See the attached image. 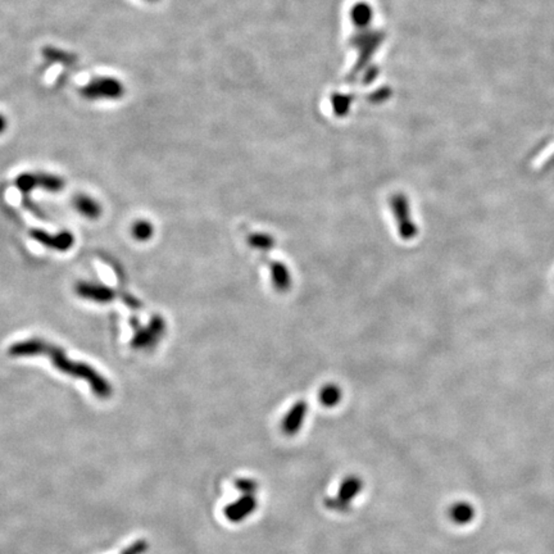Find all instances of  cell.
Listing matches in <instances>:
<instances>
[{"instance_id": "2", "label": "cell", "mask_w": 554, "mask_h": 554, "mask_svg": "<svg viewBox=\"0 0 554 554\" xmlns=\"http://www.w3.org/2000/svg\"><path fill=\"white\" fill-rule=\"evenodd\" d=\"M80 93L89 100H99V99L115 100L124 96V87L120 80L113 77H98L82 87Z\"/></svg>"}, {"instance_id": "8", "label": "cell", "mask_w": 554, "mask_h": 554, "mask_svg": "<svg viewBox=\"0 0 554 554\" xmlns=\"http://www.w3.org/2000/svg\"><path fill=\"white\" fill-rule=\"evenodd\" d=\"M77 208L80 210L81 213H84L87 217H96L99 214L100 208L98 207V204L89 199V198H78L77 199Z\"/></svg>"}, {"instance_id": "3", "label": "cell", "mask_w": 554, "mask_h": 554, "mask_svg": "<svg viewBox=\"0 0 554 554\" xmlns=\"http://www.w3.org/2000/svg\"><path fill=\"white\" fill-rule=\"evenodd\" d=\"M256 508V502L253 498L247 497L240 499L238 503L230 506L226 509V515L231 521H240L244 517L248 516L249 513Z\"/></svg>"}, {"instance_id": "6", "label": "cell", "mask_w": 554, "mask_h": 554, "mask_svg": "<svg viewBox=\"0 0 554 554\" xmlns=\"http://www.w3.org/2000/svg\"><path fill=\"white\" fill-rule=\"evenodd\" d=\"M303 411H304V410L300 408V407L293 410V412L290 413V416H289L287 421H285V425H284V430H285V432H287V434H294V432H296V430H298L299 426H300V423H302Z\"/></svg>"}, {"instance_id": "10", "label": "cell", "mask_w": 554, "mask_h": 554, "mask_svg": "<svg viewBox=\"0 0 554 554\" xmlns=\"http://www.w3.org/2000/svg\"><path fill=\"white\" fill-rule=\"evenodd\" d=\"M337 401V392L336 389H327L322 392V401L329 406H333Z\"/></svg>"}, {"instance_id": "7", "label": "cell", "mask_w": 554, "mask_h": 554, "mask_svg": "<svg viewBox=\"0 0 554 554\" xmlns=\"http://www.w3.org/2000/svg\"><path fill=\"white\" fill-rule=\"evenodd\" d=\"M359 487H361V484H359V481L357 478L346 480L342 489H340V496H339L340 502L351 500L358 493Z\"/></svg>"}, {"instance_id": "14", "label": "cell", "mask_w": 554, "mask_h": 554, "mask_svg": "<svg viewBox=\"0 0 554 554\" xmlns=\"http://www.w3.org/2000/svg\"><path fill=\"white\" fill-rule=\"evenodd\" d=\"M146 1H158V0H146Z\"/></svg>"}, {"instance_id": "11", "label": "cell", "mask_w": 554, "mask_h": 554, "mask_svg": "<svg viewBox=\"0 0 554 554\" xmlns=\"http://www.w3.org/2000/svg\"><path fill=\"white\" fill-rule=\"evenodd\" d=\"M146 549V543L145 542H137L134 545H131L124 554H142L144 551Z\"/></svg>"}, {"instance_id": "13", "label": "cell", "mask_w": 554, "mask_h": 554, "mask_svg": "<svg viewBox=\"0 0 554 554\" xmlns=\"http://www.w3.org/2000/svg\"><path fill=\"white\" fill-rule=\"evenodd\" d=\"M7 129V120L3 115H0V134H3Z\"/></svg>"}, {"instance_id": "5", "label": "cell", "mask_w": 554, "mask_h": 554, "mask_svg": "<svg viewBox=\"0 0 554 554\" xmlns=\"http://www.w3.org/2000/svg\"><path fill=\"white\" fill-rule=\"evenodd\" d=\"M44 56L52 62H57V63H63V65H74L75 63V57L72 54H69L65 50H59L56 48H45L44 49Z\"/></svg>"}, {"instance_id": "4", "label": "cell", "mask_w": 554, "mask_h": 554, "mask_svg": "<svg viewBox=\"0 0 554 554\" xmlns=\"http://www.w3.org/2000/svg\"><path fill=\"white\" fill-rule=\"evenodd\" d=\"M35 238L40 240L41 243L50 245V248L58 249H67L71 245V243L74 241V239L71 238V235H68V234H66V235H58L57 238H48L45 234L38 232V234H35Z\"/></svg>"}, {"instance_id": "1", "label": "cell", "mask_w": 554, "mask_h": 554, "mask_svg": "<svg viewBox=\"0 0 554 554\" xmlns=\"http://www.w3.org/2000/svg\"><path fill=\"white\" fill-rule=\"evenodd\" d=\"M10 353L12 355H35V354L48 355L50 362H53L59 371L87 380L93 388L94 394L99 398H108L112 394L111 385L104 377L96 373L94 368H90L87 364H75L72 361H68L67 357L59 348L48 344L43 340H27L13 345L10 348Z\"/></svg>"}, {"instance_id": "9", "label": "cell", "mask_w": 554, "mask_h": 554, "mask_svg": "<svg viewBox=\"0 0 554 554\" xmlns=\"http://www.w3.org/2000/svg\"><path fill=\"white\" fill-rule=\"evenodd\" d=\"M371 19V10L364 7V4H358L353 10L354 22L359 26L366 25L368 19Z\"/></svg>"}, {"instance_id": "12", "label": "cell", "mask_w": 554, "mask_h": 554, "mask_svg": "<svg viewBox=\"0 0 554 554\" xmlns=\"http://www.w3.org/2000/svg\"><path fill=\"white\" fill-rule=\"evenodd\" d=\"M149 232H151V228L148 225L140 223V225H137L135 228V234H136L137 238H145V236L149 235Z\"/></svg>"}]
</instances>
